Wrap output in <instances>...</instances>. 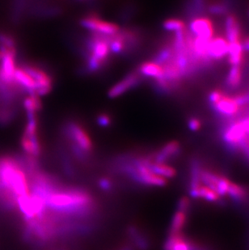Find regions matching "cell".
I'll return each instance as SVG.
<instances>
[{"label":"cell","mask_w":249,"mask_h":250,"mask_svg":"<svg viewBox=\"0 0 249 250\" xmlns=\"http://www.w3.org/2000/svg\"><path fill=\"white\" fill-rule=\"evenodd\" d=\"M149 168L155 174L165 177L166 179L174 177L176 175V171L174 167L167 164L152 163L150 161Z\"/></svg>","instance_id":"21"},{"label":"cell","mask_w":249,"mask_h":250,"mask_svg":"<svg viewBox=\"0 0 249 250\" xmlns=\"http://www.w3.org/2000/svg\"><path fill=\"white\" fill-rule=\"evenodd\" d=\"M188 127L192 131H198L202 127V122L199 118L191 117L188 120Z\"/></svg>","instance_id":"27"},{"label":"cell","mask_w":249,"mask_h":250,"mask_svg":"<svg viewBox=\"0 0 249 250\" xmlns=\"http://www.w3.org/2000/svg\"><path fill=\"white\" fill-rule=\"evenodd\" d=\"M227 197L230 198L231 200L235 201L236 203H241L247 201L249 193L247 189H245V187L231 182L228 188Z\"/></svg>","instance_id":"19"},{"label":"cell","mask_w":249,"mask_h":250,"mask_svg":"<svg viewBox=\"0 0 249 250\" xmlns=\"http://www.w3.org/2000/svg\"><path fill=\"white\" fill-rule=\"evenodd\" d=\"M21 66L35 82L36 95L41 97L51 92L54 87V78L45 67L36 63L22 64Z\"/></svg>","instance_id":"3"},{"label":"cell","mask_w":249,"mask_h":250,"mask_svg":"<svg viewBox=\"0 0 249 250\" xmlns=\"http://www.w3.org/2000/svg\"><path fill=\"white\" fill-rule=\"evenodd\" d=\"M243 71L241 66H231L226 78L225 84L228 89L235 90L242 82Z\"/></svg>","instance_id":"18"},{"label":"cell","mask_w":249,"mask_h":250,"mask_svg":"<svg viewBox=\"0 0 249 250\" xmlns=\"http://www.w3.org/2000/svg\"><path fill=\"white\" fill-rule=\"evenodd\" d=\"M61 132L71 158L82 164L90 161L94 144L82 123L75 119L66 121L62 126Z\"/></svg>","instance_id":"2"},{"label":"cell","mask_w":249,"mask_h":250,"mask_svg":"<svg viewBox=\"0 0 249 250\" xmlns=\"http://www.w3.org/2000/svg\"><path fill=\"white\" fill-rule=\"evenodd\" d=\"M163 28L167 32L176 33L180 31L186 30V23L182 20L169 18L163 22Z\"/></svg>","instance_id":"22"},{"label":"cell","mask_w":249,"mask_h":250,"mask_svg":"<svg viewBox=\"0 0 249 250\" xmlns=\"http://www.w3.org/2000/svg\"><path fill=\"white\" fill-rule=\"evenodd\" d=\"M208 12L210 14L221 16L227 14L229 12V7L226 2H215L208 6Z\"/></svg>","instance_id":"23"},{"label":"cell","mask_w":249,"mask_h":250,"mask_svg":"<svg viewBox=\"0 0 249 250\" xmlns=\"http://www.w3.org/2000/svg\"><path fill=\"white\" fill-rule=\"evenodd\" d=\"M210 107L214 110L215 114L220 117L224 122L236 118L244 110V109H242L235 101L234 96L228 97V95H226L225 92L222 96L221 98L214 104L210 105Z\"/></svg>","instance_id":"5"},{"label":"cell","mask_w":249,"mask_h":250,"mask_svg":"<svg viewBox=\"0 0 249 250\" xmlns=\"http://www.w3.org/2000/svg\"><path fill=\"white\" fill-rule=\"evenodd\" d=\"M245 50L243 49L242 41L229 43L228 62L230 66H241L245 59Z\"/></svg>","instance_id":"16"},{"label":"cell","mask_w":249,"mask_h":250,"mask_svg":"<svg viewBox=\"0 0 249 250\" xmlns=\"http://www.w3.org/2000/svg\"><path fill=\"white\" fill-rule=\"evenodd\" d=\"M137 70L141 74L142 76L145 78H150L153 81H157L163 78L164 70L162 66L156 63L152 60H146L142 62Z\"/></svg>","instance_id":"15"},{"label":"cell","mask_w":249,"mask_h":250,"mask_svg":"<svg viewBox=\"0 0 249 250\" xmlns=\"http://www.w3.org/2000/svg\"><path fill=\"white\" fill-rule=\"evenodd\" d=\"M98 186L104 191L110 192L113 189V183L110 179L108 178H101L98 181Z\"/></svg>","instance_id":"26"},{"label":"cell","mask_w":249,"mask_h":250,"mask_svg":"<svg viewBox=\"0 0 249 250\" xmlns=\"http://www.w3.org/2000/svg\"><path fill=\"white\" fill-rule=\"evenodd\" d=\"M80 24L90 33H98L101 35H114L121 29L118 24L101 19L97 13L86 15L81 18Z\"/></svg>","instance_id":"4"},{"label":"cell","mask_w":249,"mask_h":250,"mask_svg":"<svg viewBox=\"0 0 249 250\" xmlns=\"http://www.w3.org/2000/svg\"><path fill=\"white\" fill-rule=\"evenodd\" d=\"M97 123L101 127H109L113 123V117L110 113L102 112L97 116Z\"/></svg>","instance_id":"24"},{"label":"cell","mask_w":249,"mask_h":250,"mask_svg":"<svg viewBox=\"0 0 249 250\" xmlns=\"http://www.w3.org/2000/svg\"><path fill=\"white\" fill-rule=\"evenodd\" d=\"M181 145L178 141L173 140L165 144L157 151L147 154L152 163L167 164L174 161L181 153Z\"/></svg>","instance_id":"8"},{"label":"cell","mask_w":249,"mask_h":250,"mask_svg":"<svg viewBox=\"0 0 249 250\" xmlns=\"http://www.w3.org/2000/svg\"><path fill=\"white\" fill-rule=\"evenodd\" d=\"M198 243L187 238L183 233L169 234L164 246V250H196Z\"/></svg>","instance_id":"11"},{"label":"cell","mask_w":249,"mask_h":250,"mask_svg":"<svg viewBox=\"0 0 249 250\" xmlns=\"http://www.w3.org/2000/svg\"><path fill=\"white\" fill-rule=\"evenodd\" d=\"M23 107L27 115H38L42 109L41 97L38 95L28 94L23 100Z\"/></svg>","instance_id":"17"},{"label":"cell","mask_w":249,"mask_h":250,"mask_svg":"<svg viewBox=\"0 0 249 250\" xmlns=\"http://www.w3.org/2000/svg\"><path fill=\"white\" fill-rule=\"evenodd\" d=\"M21 145L27 156L38 158L42 155V146L41 144L39 134H26L23 133Z\"/></svg>","instance_id":"12"},{"label":"cell","mask_w":249,"mask_h":250,"mask_svg":"<svg viewBox=\"0 0 249 250\" xmlns=\"http://www.w3.org/2000/svg\"><path fill=\"white\" fill-rule=\"evenodd\" d=\"M229 43L223 36L212 38L208 45V56L212 62L220 61L228 57Z\"/></svg>","instance_id":"10"},{"label":"cell","mask_w":249,"mask_h":250,"mask_svg":"<svg viewBox=\"0 0 249 250\" xmlns=\"http://www.w3.org/2000/svg\"><path fill=\"white\" fill-rule=\"evenodd\" d=\"M83 72L94 75L104 70L113 56L111 53L108 36L90 33L82 46Z\"/></svg>","instance_id":"1"},{"label":"cell","mask_w":249,"mask_h":250,"mask_svg":"<svg viewBox=\"0 0 249 250\" xmlns=\"http://www.w3.org/2000/svg\"><path fill=\"white\" fill-rule=\"evenodd\" d=\"M119 35L124 45L123 56L129 57L134 55L140 50L144 44V33L135 27L121 28Z\"/></svg>","instance_id":"6"},{"label":"cell","mask_w":249,"mask_h":250,"mask_svg":"<svg viewBox=\"0 0 249 250\" xmlns=\"http://www.w3.org/2000/svg\"><path fill=\"white\" fill-rule=\"evenodd\" d=\"M134 13H135V8L134 6L129 5L127 7H124V9L121 12V20H123L124 21H129L131 19L132 17H134Z\"/></svg>","instance_id":"25"},{"label":"cell","mask_w":249,"mask_h":250,"mask_svg":"<svg viewBox=\"0 0 249 250\" xmlns=\"http://www.w3.org/2000/svg\"><path fill=\"white\" fill-rule=\"evenodd\" d=\"M243 49L245 51L249 52V36L245 38V40L242 42Z\"/></svg>","instance_id":"31"},{"label":"cell","mask_w":249,"mask_h":250,"mask_svg":"<svg viewBox=\"0 0 249 250\" xmlns=\"http://www.w3.org/2000/svg\"><path fill=\"white\" fill-rule=\"evenodd\" d=\"M226 38L228 43L241 41V25L237 16L229 13L225 21Z\"/></svg>","instance_id":"14"},{"label":"cell","mask_w":249,"mask_h":250,"mask_svg":"<svg viewBox=\"0 0 249 250\" xmlns=\"http://www.w3.org/2000/svg\"><path fill=\"white\" fill-rule=\"evenodd\" d=\"M193 15L195 17L200 16V13H202L205 9V0H193Z\"/></svg>","instance_id":"29"},{"label":"cell","mask_w":249,"mask_h":250,"mask_svg":"<svg viewBox=\"0 0 249 250\" xmlns=\"http://www.w3.org/2000/svg\"><path fill=\"white\" fill-rule=\"evenodd\" d=\"M188 32L197 38L212 39L214 35L213 21L208 17L203 16L195 17L189 21Z\"/></svg>","instance_id":"9"},{"label":"cell","mask_w":249,"mask_h":250,"mask_svg":"<svg viewBox=\"0 0 249 250\" xmlns=\"http://www.w3.org/2000/svg\"><path fill=\"white\" fill-rule=\"evenodd\" d=\"M144 79L137 69L129 72L121 81H118V83L110 87V89L108 90V97L111 99L122 97L123 95L139 86Z\"/></svg>","instance_id":"7"},{"label":"cell","mask_w":249,"mask_h":250,"mask_svg":"<svg viewBox=\"0 0 249 250\" xmlns=\"http://www.w3.org/2000/svg\"><path fill=\"white\" fill-rule=\"evenodd\" d=\"M248 17H249V11H248Z\"/></svg>","instance_id":"32"},{"label":"cell","mask_w":249,"mask_h":250,"mask_svg":"<svg viewBox=\"0 0 249 250\" xmlns=\"http://www.w3.org/2000/svg\"><path fill=\"white\" fill-rule=\"evenodd\" d=\"M126 234L130 244L137 250H148L150 249V239L143 229L136 225H130L127 229Z\"/></svg>","instance_id":"13"},{"label":"cell","mask_w":249,"mask_h":250,"mask_svg":"<svg viewBox=\"0 0 249 250\" xmlns=\"http://www.w3.org/2000/svg\"><path fill=\"white\" fill-rule=\"evenodd\" d=\"M187 218H188V213L177 210L172 218L171 226H170L169 234L181 233L184 228L186 226Z\"/></svg>","instance_id":"20"},{"label":"cell","mask_w":249,"mask_h":250,"mask_svg":"<svg viewBox=\"0 0 249 250\" xmlns=\"http://www.w3.org/2000/svg\"><path fill=\"white\" fill-rule=\"evenodd\" d=\"M238 153L242 154L246 161L249 162V135L245 140V143L240 146V151Z\"/></svg>","instance_id":"30"},{"label":"cell","mask_w":249,"mask_h":250,"mask_svg":"<svg viewBox=\"0 0 249 250\" xmlns=\"http://www.w3.org/2000/svg\"><path fill=\"white\" fill-rule=\"evenodd\" d=\"M190 200L186 197H183L181 200L179 201L177 210L188 213L189 211V209H190Z\"/></svg>","instance_id":"28"}]
</instances>
